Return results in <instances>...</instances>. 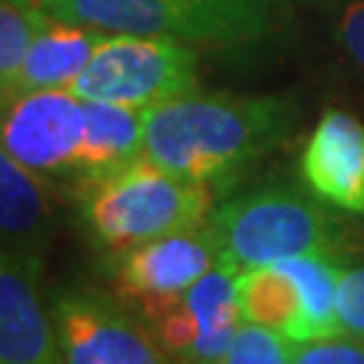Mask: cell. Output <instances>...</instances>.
<instances>
[{
  "instance_id": "obj_14",
  "label": "cell",
  "mask_w": 364,
  "mask_h": 364,
  "mask_svg": "<svg viewBox=\"0 0 364 364\" xmlns=\"http://www.w3.org/2000/svg\"><path fill=\"white\" fill-rule=\"evenodd\" d=\"M237 302L243 321L270 329L289 343H308V321L297 284L281 267H254L237 273Z\"/></svg>"
},
{
  "instance_id": "obj_21",
  "label": "cell",
  "mask_w": 364,
  "mask_h": 364,
  "mask_svg": "<svg viewBox=\"0 0 364 364\" xmlns=\"http://www.w3.org/2000/svg\"><path fill=\"white\" fill-rule=\"evenodd\" d=\"M3 3H14V6H38V0H3Z\"/></svg>"
},
{
  "instance_id": "obj_1",
  "label": "cell",
  "mask_w": 364,
  "mask_h": 364,
  "mask_svg": "<svg viewBox=\"0 0 364 364\" xmlns=\"http://www.w3.org/2000/svg\"><path fill=\"white\" fill-rule=\"evenodd\" d=\"M297 117L284 97L192 92L146 108L144 156L173 176L219 183L275 151Z\"/></svg>"
},
{
  "instance_id": "obj_8",
  "label": "cell",
  "mask_w": 364,
  "mask_h": 364,
  "mask_svg": "<svg viewBox=\"0 0 364 364\" xmlns=\"http://www.w3.org/2000/svg\"><path fill=\"white\" fill-rule=\"evenodd\" d=\"M0 364H65L41 294V254L0 257Z\"/></svg>"
},
{
  "instance_id": "obj_2",
  "label": "cell",
  "mask_w": 364,
  "mask_h": 364,
  "mask_svg": "<svg viewBox=\"0 0 364 364\" xmlns=\"http://www.w3.org/2000/svg\"><path fill=\"white\" fill-rule=\"evenodd\" d=\"M43 11L108 36H162L186 46L235 49L270 38L287 0H38Z\"/></svg>"
},
{
  "instance_id": "obj_15",
  "label": "cell",
  "mask_w": 364,
  "mask_h": 364,
  "mask_svg": "<svg viewBox=\"0 0 364 364\" xmlns=\"http://www.w3.org/2000/svg\"><path fill=\"white\" fill-rule=\"evenodd\" d=\"M275 267H281L297 284L311 340L343 335L338 321V289L346 270L340 257L308 254V257L278 262Z\"/></svg>"
},
{
  "instance_id": "obj_10",
  "label": "cell",
  "mask_w": 364,
  "mask_h": 364,
  "mask_svg": "<svg viewBox=\"0 0 364 364\" xmlns=\"http://www.w3.org/2000/svg\"><path fill=\"white\" fill-rule=\"evenodd\" d=\"M65 364H162L154 343L114 302L73 294L57 302Z\"/></svg>"
},
{
  "instance_id": "obj_19",
  "label": "cell",
  "mask_w": 364,
  "mask_h": 364,
  "mask_svg": "<svg viewBox=\"0 0 364 364\" xmlns=\"http://www.w3.org/2000/svg\"><path fill=\"white\" fill-rule=\"evenodd\" d=\"M338 321L343 335L364 340V264L348 267L340 278Z\"/></svg>"
},
{
  "instance_id": "obj_20",
  "label": "cell",
  "mask_w": 364,
  "mask_h": 364,
  "mask_svg": "<svg viewBox=\"0 0 364 364\" xmlns=\"http://www.w3.org/2000/svg\"><path fill=\"white\" fill-rule=\"evenodd\" d=\"M338 38L351 60L364 68V0H353L346 6L338 25Z\"/></svg>"
},
{
  "instance_id": "obj_5",
  "label": "cell",
  "mask_w": 364,
  "mask_h": 364,
  "mask_svg": "<svg viewBox=\"0 0 364 364\" xmlns=\"http://www.w3.org/2000/svg\"><path fill=\"white\" fill-rule=\"evenodd\" d=\"M70 92L146 111L197 92V52L162 36H108Z\"/></svg>"
},
{
  "instance_id": "obj_13",
  "label": "cell",
  "mask_w": 364,
  "mask_h": 364,
  "mask_svg": "<svg viewBox=\"0 0 364 364\" xmlns=\"http://www.w3.org/2000/svg\"><path fill=\"white\" fill-rule=\"evenodd\" d=\"M0 232L6 254H41L52 232L46 186L6 151H0Z\"/></svg>"
},
{
  "instance_id": "obj_9",
  "label": "cell",
  "mask_w": 364,
  "mask_h": 364,
  "mask_svg": "<svg viewBox=\"0 0 364 364\" xmlns=\"http://www.w3.org/2000/svg\"><path fill=\"white\" fill-rule=\"evenodd\" d=\"M299 176L318 203L364 216V124L356 117L329 108L299 159Z\"/></svg>"
},
{
  "instance_id": "obj_12",
  "label": "cell",
  "mask_w": 364,
  "mask_h": 364,
  "mask_svg": "<svg viewBox=\"0 0 364 364\" xmlns=\"http://www.w3.org/2000/svg\"><path fill=\"white\" fill-rule=\"evenodd\" d=\"M144 108L84 100V135L76 151V170H84L87 178L108 176L144 159Z\"/></svg>"
},
{
  "instance_id": "obj_3",
  "label": "cell",
  "mask_w": 364,
  "mask_h": 364,
  "mask_svg": "<svg viewBox=\"0 0 364 364\" xmlns=\"http://www.w3.org/2000/svg\"><path fill=\"white\" fill-rule=\"evenodd\" d=\"M208 224L221 259L237 273L308 254L340 257L348 224L313 195L291 186H262L221 203Z\"/></svg>"
},
{
  "instance_id": "obj_18",
  "label": "cell",
  "mask_w": 364,
  "mask_h": 364,
  "mask_svg": "<svg viewBox=\"0 0 364 364\" xmlns=\"http://www.w3.org/2000/svg\"><path fill=\"white\" fill-rule=\"evenodd\" d=\"M291 364H364V340L351 335L291 343Z\"/></svg>"
},
{
  "instance_id": "obj_17",
  "label": "cell",
  "mask_w": 364,
  "mask_h": 364,
  "mask_svg": "<svg viewBox=\"0 0 364 364\" xmlns=\"http://www.w3.org/2000/svg\"><path fill=\"white\" fill-rule=\"evenodd\" d=\"M221 364H291V343L246 321Z\"/></svg>"
},
{
  "instance_id": "obj_6",
  "label": "cell",
  "mask_w": 364,
  "mask_h": 364,
  "mask_svg": "<svg viewBox=\"0 0 364 364\" xmlns=\"http://www.w3.org/2000/svg\"><path fill=\"white\" fill-rule=\"evenodd\" d=\"M219 262V237L205 221L192 230H181L119 251L114 273L122 291L135 297L141 308L149 311L183 297Z\"/></svg>"
},
{
  "instance_id": "obj_16",
  "label": "cell",
  "mask_w": 364,
  "mask_h": 364,
  "mask_svg": "<svg viewBox=\"0 0 364 364\" xmlns=\"http://www.w3.org/2000/svg\"><path fill=\"white\" fill-rule=\"evenodd\" d=\"M46 11L41 6H14L3 3L0 9V90L9 95L30 52V43L38 33Z\"/></svg>"
},
{
  "instance_id": "obj_7",
  "label": "cell",
  "mask_w": 364,
  "mask_h": 364,
  "mask_svg": "<svg viewBox=\"0 0 364 364\" xmlns=\"http://www.w3.org/2000/svg\"><path fill=\"white\" fill-rule=\"evenodd\" d=\"M84 100L70 90H38L3 103V151L36 173L76 170Z\"/></svg>"
},
{
  "instance_id": "obj_11",
  "label": "cell",
  "mask_w": 364,
  "mask_h": 364,
  "mask_svg": "<svg viewBox=\"0 0 364 364\" xmlns=\"http://www.w3.org/2000/svg\"><path fill=\"white\" fill-rule=\"evenodd\" d=\"M108 33L92 27L60 22L54 16H43L36 38L30 43V52L9 95H3V103H9L16 95L38 90H70L78 76L87 70L100 43Z\"/></svg>"
},
{
  "instance_id": "obj_4",
  "label": "cell",
  "mask_w": 364,
  "mask_h": 364,
  "mask_svg": "<svg viewBox=\"0 0 364 364\" xmlns=\"http://www.w3.org/2000/svg\"><path fill=\"white\" fill-rule=\"evenodd\" d=\"M81 205L97 243L117 254L192 230L213 213L208 183L173 176L146 156L117 173L84 178Z\"/></svg>"
}]
</instances>
